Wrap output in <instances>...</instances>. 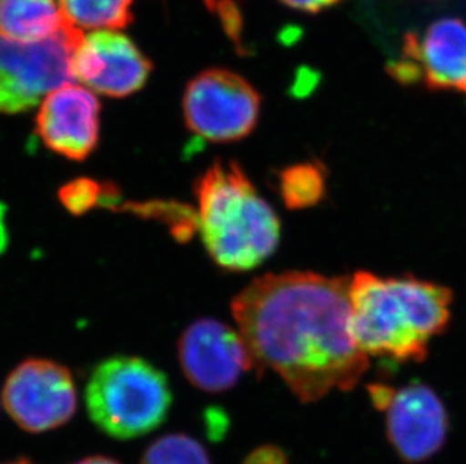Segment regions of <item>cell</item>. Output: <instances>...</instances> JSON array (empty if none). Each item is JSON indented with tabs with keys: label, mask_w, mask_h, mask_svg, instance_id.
<instances>
[{
	"label": "cell",
	"mask_w": 466,
	"mask_h": 464,
	"mask_svg": "<svg viewBox=\"0 0 466 464\" xmlns=\"http://www.w3.org/2000/svg\"><path fill=\"white\" fill-rule=\"evenodd\" d=\"M5 246L4 207H0V250Z\"/></svg>",
	"instance_id": "cell-21"
},
{
	"label": "cell",
	"mask_w": 466,
	"mask_h": 464,
	"mask_svg": "<svg viewBox=\"0 0 466 464\" xmlns=\"http://www.w3.org/2000/svg\"><path fill=\"white\" fill-rule=\"evenodd\" d=\"M102 187L96 181L80 178L71 181L59 190V199L73 215H84L97 204Z\"/></svg>",
	"instance_id": "cell-17"
},
{
	"label": "cell",
	"mask_w": 466,
	"mask_h": 464,
	"mask_svg": "<svg viewBox=\"0 0 466 464\" xmlns=\"http://www.w3.org/2000/svg\"><path fill=\"white\" fill-rule=\"evenodd\" d=\"M195 197L204 246L220 268L248 272L277 250L279 217L238 163H213L195 183Z\"/></svg>",
	"instance_id": "cell-3"
},
{
	"label": "cell",
	"mask_w": 466,
	"mask_h": 464,
	"mask_svg": "<svg viewBox=\"0 0 466 464\" xmlns=\"http://www.w3.org/2000/svg\"><path fill=\"white\" fill-rule=\"evenodd\" d=\"M82 36L73 26L31 43L0 35V114L27 112L55 89L75 84L73 56Z\"/></svg>",
	"instance_id": "cell-5"
},
{
	"label": "cell",
	"mask_w": 466,
	"mask_h": 464,
	"mask_svg": "<svg viewBox=\"0 0 466 464\" xmlns=\"http://www.w3.org/2000/svg\"><path fill=\"white\" fill-rule=\"evenodd\" d=\"M66 26L56 0H0V35L9 40H45Z\"/></svg>",
	"instance_id": "cell-13"
},
{
	"label": "cell",
	"mask_w": 466,
	"mask_h": 464,
	"mask_svg": "<svg viewBox=\"0 0 466 464\" xmlns=\"http://www.w3.org/2000/svg\"><path fill=\"white\" fill-rule=\"evenodd\" d=\"M73 464H121L118 460H115L112 457L106 456H91L85 457L82 460L76 461Z\"/></svg>",
	"instance_id": "cell-20"
},
{
	"label": "cell",
	"mask_w": 466,
	"mask_h": 464,
	"mask_svg": "<svg viewBox=\"0 0 466 464\" xmlns=\"http://www.w3.org/2000/svg\"><path fill=\"white\" fill-rule=\"evenodd\" d=\"M256 88L233 71L213 68L190 80L183 96L186 126L208 142L249 136L259 116Z\"/></svg>",
	"instance_id": "cell-6"
},
{
	"label": "cell",
	"mask_w": 466,
	"mask_h": 464,
	"mask_svg": "<svg viewBox=\"0 0 466 464\" xmlns=\"http://www.w3.org/2000/svg\"><path fill=\"white\" fill-rule=\"evenodd\" d=\"M353 338L367 356L420 362L450 321L453 294L442 285L358 272L349 282Z\"/></svg>",
	"instance_id": "cell-2"
},
{
	"label": "cell",
	"mask_w": 466,
	"mask_h": 464,
	"mask_svg": "<svg viewBox=\"0 0 466 464\" xmlns=\"http://www.w3.org/2000/svg\"><path fill=\"white\" fill-rule=\"evenodd\" d=\"M349 282L312 272L270 273L231 303L254 368L277 372L300 401L352 389L369 367L353 338Z\"/></svg>",
	"instance_id": "cell-1"
},
{
	"label": "cell",
	"mask_w": 466,
	"mask_h": 464,
	"mask_svg": "<svg viewBox=\"0 0 466 464\" xmlns=\"http://www.w3.org/2000/svg\"><path fill=\"white\" fill-rule=\"evenodd\" d=\"M371 401L387 415V434L397 454L408 463L426 461L440 451L449 431L444 403L422 383L390 388L370 386Z\"/></svg>",
	"instance_id": "cell-8"
},
{
	"label": "cell",
	"mask_w": 466,
	"mask_h": 464,
	"mask_svg": "<svg viewBox=\"0 0 466 464\" xmlns=\"http://www.w3.org/2000/svg\"><path fill=\"white\" fill-rule=\"evenodd\" d=\"M178 360L190 385L208 394L233 389L254 368L238 330L213 318H201L186 328L178 341Z\"/></svg>",
	"instance_id": "cell-10"
},
{
	"label": "cell",
	"mask_w": 466,
	"mask_h": 464,
	"mask_svg": "<svg viewBox=\"0 0 466 464\" xmlns=\"http://www.w3.org/2000/svg\"><path fill=\"white\" fill-rule=\"evenodd\" d=\"M281 2L289 8L296 9L300 13L317 14L325 11V9L332 8L335 5L339 4L341 0H281Z\"/></svg>",
	"instance_id": "cell-19"
},
{
	"label": "cell",
	"mask_w": 466,
	"mask_h": 464,
	"mask_svg": "<svg viewBox=\"0 0 466 464\" xmlns=\"http://www.w3.org/2000/svg\"><path fill=\"white\" fill-rule=\"evenodd\" d=\"M75 79L93 93L124 98L144 88L151 62L128 36L93 31L80 38L73 56Z\"/></svg>",
	"instance_id": "cell-11"
},
{
	"label": "cell",
	"mask_w": 466,
	"mask_h": 464,
	"mask_svg": "<svg viewBox=\"0 0 466 464\" xmlns=\"http://www.w3.org/2000/svg\"><path fill=\"white\" fill-rule=\"evenodd\" d=\"M208 5L213 4V0H208Z\"/></svg>",
	"instance_id": "cell-23"
},
{
	"label": "cell",
	"mask_w": 466,
	"mask_h": 464,
	"mask_svg": "<svg viewBox=\"0 0 466 464\" xmlns=\"http://www.w3.org/2000/svg\"><path fill=\"white\" fill-rule=\"evenodd\" d=\"M401 85L422 84L431 91L466 96V25L461 18H440L422 34H406L401 57L388 66Z\"/></svg>",
	"instance_id": "cell-9"
},
{
	"label": "cell",
	"mask_w": 466,
	"mask_h": 464,
	"mask_svg": "<svg viewBox=\"0 0 466 464\" xmlns=\"http://www.w3.org/2000/svg\"><path fill=\"white\" fill-rule=\"evenodd\" d=\"M2 403L9 418L27 433L61 429L77 410L75 378L53 360H25L5 381Z\"/></svg>",
	"instance_id": "cell-7"
},
{
	"label": "cell",
	"mask_w": 466,
	"mask_h": 464,
	"mask_svg": "<svg viewBox=\"0 0 466 464\" xmlns=\"http://www.w3.org/2000/svg\"><path fill=\"white\" fill-rule=\"evenodd\" d=\"M85 403L89 419L106 436L133 440L167 420L172 390L167 376L148 360L115 356L94 368Z\"/></svg>",
	"instance_id": "cell-4"
},
{
	"label": "cell",
	"mask_w": 466,
	"mask_h": 464,
	"mask_svg": "<svg viewBox=\"0 0 466 464\" xmlns=\"http://www.w3.org/2000/svg\"><path fill=\"white\" fill-rule=\"evenodd\" d=\"M36 136L62 157L82 162L97 148L100 103L84 85L55 89L38 106Z\"/></svg>",
	"instance_id": "cell-12"
},
{
	"label": "cell",
	"mask_w": 466,
	"mask_h": 464,
	"mask_svg": "<svg viewBox=\"0 0 466 464\" xmlns=\"http://www.w3.org/2000/svg\"><path fill=\"white\" fill-rule=\"evenodd\" d=\"M325 169L319 163H302L279 174V193L291 210L309 208L325 197Z\"/></svg>",
	"instance_id": "cell-15"
},
{
	"label": "cell",
	"mask_w": 466,
	"mask_h": 464,
	"mask_svg": "<svg viewBox=\"0 0 466 464\" xmlns=\"http://www.w3.org/2000/svg\"><path fill=\"white\" fill-rule=\"evenodd\" d=\"M242 464H289V460L279 448L266 445L254 449Z\"/></svg>",
	"instance_id": "cell-18"
},
{
	"label": "cell",
	"mask_w": 466,
	"mask_h": 464,
	"mask_svg": "<svg viewBox=\"0 0 466 464\" xmlns=\"http://www.w3.org/2000/svg\"><path fill=\"white\" fill-rule=\"evenodd\" d=\"M139 464H211L208 449L189 434L171 433L156 439Z\"/></svg>",
	"instance_id": "cell-16"
},
{
	"label": "cell",
	"mask_w": 466,
	"mask_h": 464,
	"mask_svg": "<svg viewBox=\"0 0 466 464\" xmlns=\"http://www.w3.org/2000/svg\"><path fill=\"white\" fill-rule=\"evenodd\" d=\"M133 0H57L62 14L79 31H118L132 22Z\"/></svg>",
	"instance_id": "cell-14"
},
{
	"label": "cell",
	"mask_w": 466,
	"mask_h": 464,
	"mask_svg": "<svg viewBox=\"0 0 466 464\" xmlns=\"http://www.w3.org/2000/svg\"><path fill=\"white\" fill-rule=\"evenodd\" d=\"M4 464H34L31 463L29 460H17V461H9V463H4Z\"/></svg>",
	"instance_id": "cell-22"
}]
</instances>
